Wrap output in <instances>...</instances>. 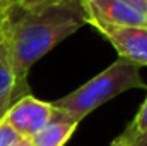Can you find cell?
I'll return each mask as SVG.
<instances>
[{
    "label": "cell",
    "instance_id": "1",
    "mask_svg": "<svg viewBox=\"0 0 147 146\" xmlns=\"http://www.w3.org/2000/svg\"><path fill=\"white\" fill-rule=\"evenodd\" d=\"M84 24H87V14L82 0H67L38 10H21L9 5L0 33L17 84L28 88L29 69Z\"/></svg>",
    "mask_w": 147,
    "mask_h": 146
},
{
    "label": "cell",
    "instance_id": "2",
    "mask_svg": "<svg viewBox=\"0 0 147 146\" xmlns=\"http://www.w3.org/2000/svg\"><path fill=\"white\" fill-rule=\"evenodd\" d=\"M140 88L147 89V84L140 76V67L123 59H118L77 89L51 102V105L65 112L75 122H80L84 117L99 108L103 103L110 102L111 98L125 91Z\"/></svg>",
    "mask_w": 147,
    "mask_h": 146
},
{
    "label": "cell",
    "instance_id": "3",
    "mask_svg": "<svg viewBox=\"0 0 147 146\" xmlns=\"http://www.w3.org/2000/svg\"><path fill=\"white\" fill-rule=\"evenodd\" d=\"M51 102H43L33 95H22L10 103L3 115V122L10 126L19 138L31 139L53 115Z\"/></svg>",
    "mask_w": 147,
    "mask_h": 146
},
{
    "label": "cell",
    "instance_id": "4",
    "mask_svg": "<svg viewBox=\"0 0 147 146\" xmlns=\"http://www.w3.org/2000/svg\"><path fill=\"white\" fill-rule=\"evenodd\" d=\"M92 26L118 52V59L147 67V26H110L92 23Z\"/></svg>",
    "mask_w": 147,
    "mask_h": 146
},
{
    "label": "cell",
    "instance_id": "5",
    "mask_svg": "<svg viewBox=\"0 0 147 146\" xmlns=\"http://www.w3.org/2000/svg\"><path fill=\"white\" fill-rule=\"evenodd\" d=\"M87 24L110 26H147V16L125 0H82Z\"/></svg>",
    "mask_w": 147,
    "mask_h": 146
},
{
    "label": "cell",
    "instance_id": "6",
    "mask_svg": "<svg viewBox=\"0 0 147 146\" xmlns=\"http://www.w3.org/2000/svg\"><path fill=\"white\" fill-rule=\"evenodd\" d=\"M53 115L46 122L45 127H41L36 134L31 138L33 146H63L74 136L79 122L70 119L65 112L53 107Z\"/></svg>",
    "mask_w": 147,
    "mask_h": 146
},
{
    "label": "cell",
    "instance_id": "7",
    "mask_svg": "<svg viewBox=\"0 0 147 146\" xmlns=\"http://www.w3.org/2000/svg\"><path fill=\"white\" fill-rule=\"evenodd\" d=\"M26 89L28 88H21L14 77L10 60H9V50L0 33V103L7 100H17L19 96L28 95Z\"/></svg>",
    "mask_w": 147,
    "mask_h": 146
},
{
    "label": "cell",
    "instance_id": "8",
    "mask_svg": "<svg viewBox=\"0 0 147 146\" xmlns=\"http://www.w3.org/2000/svg\"><path fill=\"white\" fill-rule=\"evenodd\" d=\"M144 132H147V96L144 100V103L140 105L139 112L135 113L134 120L128 124V127L121 134V138H134V136H139V134H144Z\"/></svg>",
    "mask_w": 147,
    "mask_h": 146
},
{
    "label": "cell",
    "instance_id": "9",
    "mask_svg": "<svg viewBox=\"0 0 147 146\" xmlns=\"http://www.w3.org/2000/svg\"><path fill=\"white\" fill-rule=\"evenodd\" d=\"M67 0H10L9 5L21 9V10H38V9H45L50 5H57Z\"/></svg>",
    "mask_w": 147,
    "mask_h": 146
},
{
    "label": "cell",
    "instance_id": "10",
    "mask_svg": "<svg viewBox=\"0 0 147 146\" xmlns=\"http://www.w3.org/2000/svg\"><path fill=\"white\" fill-rule=\"evenodd\" d=\"M17 139L19 136L16 134V131L2 120L0 122V146H12Z\"/></svg>",
    "mask_w": 147,
    "mask_h": 146
},
{
    "label": "cell",
    "instance_id": "11",
    "mask_svg": "<svg viewBox=\"0 0 147 146\" xmlns=\"http://www.w3.org/2000/svg\"><path fill=\"white\" fill-rule=\"evenodd\" d=\"M118 139L125 146H147V132L134 136V138H121V136H118Z\"/></svg>",
    "mask_w": 147,
    "mask_h": 146
},
{
    "label": "cell",
    "instance_id": "12",
    "mask_svg": "<svg viewBox=\"0 0 147 146\" xmlns=\"http://www.w3.org/2000/svg\"><path fill=\"white\" fill-rule=\"evenodd\" d=\"M125 2H128L132 7H135L137 10H140L142 14L147 16V0H125Z\"/></svg>",
    "mask_w": 147,
    "mask_h": 146
},
{
    "label": "cell",
    "instance_id": "13",
    "mask_svg": "<svg viewBox=\"0 0 147 146\" xmlns=\"http://www.w3.org/2000/svg\"><path fill=\"white\" fill-rule=\"evenodd\" d=\"M12 102H14V100H7V102H2V103H0V122L3 120V115H5V112H7L9 107H10Z\"/></svg>",
    "mask_w": 147,
    "mask_h": 146
},
{
    "label": "cell",
    "instance_id": "14",
    "mask_svg": "<svg viewBox=\"0 0 147 146\" xmlns=\"http://www.w3.org/2000/svg\"><path fill=\"white\" fill-rule=\"evenodd\" d=\"M12 146H33V143H31V139H26V138H19L16 143Z\"/></svg>",
    "mask_w": 147,
    "mask_h": 146
},
{
    "label": "cell",
    "instance_id": "15",
    "mask_svg": "<svg viewBox=\"0 0 147 146\" xmlns=\"http://www.w3.org/2000/svg\"><path fill=\"white\" fill-rule=\"evenodd\" d=\"M9 3H10V0H0V7H3V9H7Z\"/></svg>",
    "mask_w": 147,
    "mask_h": 146
},
{
    "label": "cell",
    "instance_id": "16",
    "mask_svg": "<svg viewBox=\"0 0 147 146\" xmlns=\"http://www.w3.org/2000/svg\"><path fill=\"white\" fill-rule=\"evenodd\" d=\"M110 146H125V145H123V143H121V141H120V139L116 138V139H115V141H113V143H111Z\"/></svg>",
    "mask_w": 147,
    "mask_h": 146
},
{
    "label": "cell",
    "instance_id": "17",
    "mask_svg": "<svg viewBox=\"0 0 147 146\" xmlns=\"http://www.w3.org/2000/svg\"><path fill=\"white\" fill-rule=\"evenodd\" d=\"M5 10H7V9L0 7V23H2V19H3V16H5Z\"/></svg>",
    "mask_w": 147,
    "mask_h": 146
},
{
    "label": "cell",
    "instance_id": "18",
    "mask_svg": "<svg viewBox=\"0 0 147 146\" xmlns=\"http://www.w3.org/2000/svg\"><path fill=\"white\" fill-rule=\"evenodd\" d=\"M2 21H3V19H2ZM0 26H2V23H0Z\"/></svg>",
    "mask_w": 147,
    "mask_h": 146
}]
</instances>
